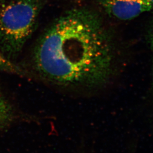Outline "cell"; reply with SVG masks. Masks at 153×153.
<instances>
[{
  "label": "cell",
  "instance_id": "277c9868",
  "mask_svg": "<svg viewBox=\"0 0 153 153\" xmlns=\"http://www.w3.org/2000/svg\"><path fill=\"white\" fill-rule=\"evenodd\" d=\"M12 117V108L0 93V130L9 124Z\"/></svg>",
  "mask_w": 153,
  "mask_h": 153
},
{
  "label": "cell",
  "instance_id": "8992f818",
  "mask_svg": "<svg viewBox=\"0 0 153 153\" xmlns=\"http://www.w3.org/2000/svg\"><path fill=\"white\" fill-rule=\"evenodd\" d=\"M150 42L151 48L152 50V84L153 85V25L152 26V29L151 30L150 34Z\"/></svg>",
  "mask_w": 153,
  "mask_h": 153
},
{
  "label": "cell",
  "instance_id": "5b68a950",
  "mask_svg": "<svg viewBox=\"0 0 153 153\" xmlns=\"http://www.w3.org/2000/svg\"><path fill=\"white\" fill-rule=\"evenodd\" d=\"M0 71L9 72L17 73L18 69L7 58L4 56V53L0 50Z\"/></svg>",
  "mask_w": 153,
  "mask_h": 153
},
{
  "label": "cell",
  "instance_id": "6da1fadb",
  "mask_svg": "<svg viewBox=\"0 0 153 153\" xmlns=\"http://www.w3.org/2000/svg\"><path fill=\"white\" fill-rule=\"evenodd\" d=\"M113 49L109 34L93 10H68L47 28L34 48L37 72L64 87L94 88L111 76Z\"/></svg>",
  "mask_w": 153,
  "mask_h": 153
},
{
  "label": "cell",
  "instance_id": "7a4b0ae2",
  "mask_svg": "<svg viewBox=\"0 0 153 153\" xmlns=\"http://www.w3.org/2000/svg\"><path fill=\"white\" fill-rule=\"evenodd\" d=\"M44 0H15L0 9V47L3 53L16 56L36 29Z\"/></svg>",
  "mask_w": 153,
  "mask_h": 153
},
{
  "label": "cell",
  "instance_id": "3957f363",
  "mask_svg": "<svg viewBox=\"0 0 153 153\" xmlns=\"http://www.w3.org/2000/svg\"><path fill=\"white\" fill-rule=\"evenodd\" d=\"M108 13L120 20H130L152 10L146 0H97Z\"/></svg>",
  "mask_w": 153,
  "mask_h": 153
},
{
  "label": "cell",
  "instance_id": "52a82bcc",
  "mask_svg": "<svg viewBox=\"0 0 153 153\" xmlns=\"http://www.w3.org/2000/svg\"><path fill=\"white\" fill-rule=\"evenodd\" d=\"M147 1V3L150 4V6L151 7L152 10H153V0H146Z\"/></svg>",
  "mask_w": 153,
  "mask_h": 153
}]
</instances>
